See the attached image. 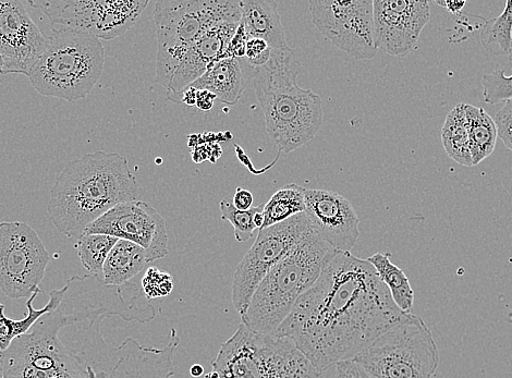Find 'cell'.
Returning a JSON list of instances; mask_svg holds the SVG:
<instances>
[{
	"label": "cell",
	"instance_id": "1",
	"mask_svg": "<svg viewBox=\"0 0 512 378\" xmlns=\"http://www.w3.org/2000/svg\"><path fill=\"white\" fill-rule=\"evenodd\" d=\"M410 313L367 260L338 252L275 334L294 341L319 372L350 361Z\"/></svg>",
	"mask_w": 512,
	"mask_h": 378
},
{
	"label": "cell",
	"instance_id": "2",
	"mask_svg": "<svg viewBox=\"0 0 512 378\" xmlns=\"http://www.w3.org/2000/svg\"><path fill=\"white\" fill-rule=\"evenodd\" d=\"M138 197L127 158L99 151L67 164L56 179L47 211L59 233L79 239L96 219Z\"/></svg>",
	"mask_w": 512,
	"mask_h": 378
},
{
	"label": "cell",
	"instance_id": "3",
	"mask_svg": "<svg viewBox=\"0 0 512 378\" xmlns=\"http://www.w3.org/2000/svg\"><path fill=\"white\" fill-rule=\"evenodd\" d=\"M62 325L58 337L87 378H172L174 353L180 343L175 328L163 349L145 347L128 338L119 347L105 343L101 323L107 315L88 312L85 317L52 311Z\"/></svg>",
	"mask_w": 512,
	"mask_h": 378
},
{
	"label": "cell",
	"instance_id": "4",
	"mask_svg": "<svg viewBox=\"0 0 512 378\" xmlns=\"http://www.w3.org/2000/svg\"><path fill=\"white\" fill-rule=\"evenodd\" d=\"M254 90L268 136L284 153L308 144L323 124L321 97L297 83L301 65L290 48H272L271 58L254 68Z\"/></svg>",
	"mask_w": 512,
	"mask_h": 378
},
{
	"label": "cell",
	"instance_id": "5",
	"mask_svg": "<svg viewBox=\"0 0 512 378\" xmlns=\"http://www.w3.org/2000/svg\"><path fill=\"white\" fill-rule=\"evenodd\" d=\"M337 253L312 228L256 288L241 323L255 333L275 334Z\"/></svg>",
	"mask_w": 512,
	"mask_h": 378
},
{
	"label": "cell",
	"instance_id": "6",
	"mask_svg": "<svg viewBox=\"0 0 512 378\" xmlns=\"http://www.w3.org/2000/svg\"><path fill=\"white\" fill-rule=\"evenodd\" d=\"M104 67L101 40L81 31L54 27L45 53L28 78L40 94L75 102L91 93Z\"/></svg>",
	"mask_w": 512,
	"mask_h": 378
},
{
	"label": "cell",
	"instance_id": "7",
	"mask_svg": "<svg viewBox=\"0 0 512 378\" xmlns=\"http://www.w3.org/2000/svg\"><path fill=\"white\" fill-rule=\"evenodd\" d=\"M240 21L239 2L231 0L157 2L154 10L156 82L168 89L182 60L207 30L217 24Z\"/></svg>",
	"mask_w": 512,
	"mask_h": 378
},
{
	"label": "cell",
	"instance_id": "8",
	"mask_svg": "<svg viewBox=\"0 0 512 378\" xmlns=\"http://www.w3.org/2000/svg\"><path fill=\"white\" fill-rule=\"evenodd\" d=\"M211 364L221 378H319L320 374L291 339L255 333L242 323Z\"/></svg>",
	"mask_w": 512,
	"mask_h": 378
},
{
	"label": "cell",
	"instance_id": "9",
	"mask_svg": "<svg viewBox=\"0 0 512 378\" xmlns=\"http://www.w3.org/2000/svg\"><path fill=\"white\" fill-rule=\"evenodd\" d=\"M353 361L370 378H432L440 351L422 317L410 313Z\"/></svg>",
	"mask_w": 512,
	"mask_h": 378
},
{
	"label": "cell",
	"instance_id": "10",
	"mask_svg": "<svg viewBox=\"0 0 512 378\" xmlns=\"http://www.w3.org/2000/svg\"><path fill=\"white\" fill-rule=\"evenodd\" d=\"M28 4L51 20L52 28L64 27L111 41L138 22L148 0H30Z\"/></svg>",
	"mask_w": 512,
	"mask_h": 378
},
{
	"label": "cell",
	"instance_id": "11",
	"mask_svg": "<svg viewBox=\"0 0 512 378\" xmlns=\"http://www.w3.org/2000/svg\"><path fill=\"white\" fill-rule=\"evenodd\" d=\"M312 230L306 213L291 217L288 221L261 229L254 245L239 262L234 274L233 304L242 315L256 288L280 261L294 250Z\"/></svg>",
	"mask_w": 512,
	"mask_h": 378
},
{
	"label": "cell",
	"instance_id": "12",
	"mask_svg": "<svg viewBox=\"0 0 512 378\" xmlns=\"http://www.w3.org/2000/svg\"><path fill=\"white\" fill-rule=\"evenodd\" d=\"M51 255L28 224H0V289L11 299L31 297L40 289Z\"/></svg>",
	"mask_w": 512,
	"mask_h": 378
},
{
	"label": "cell",
	"instance_id": "13",
	"mask_svg": "<svg viewBox=\"0 0 512 378\" xmlns=\"http://www.w3.org/2000/svg\"><path fill=\"white\" fill-rule=\"evenodd\" d=\"M309 7L315 26L340 51L359 60L375 57L372 0H310Z\"/></svg>",
	"mask_w": 512,
	"mask_h": 378
},
{
	"label": "cell",
	"instance_id": "14",
	"mask_svg": "<svg viewBox=\"0 0 512 378\" xmlns=\"http://www.w3.org/2000/svg\"><path fill=\"white\" fill-rule=\"evenodd\" d=\"M84 234L108 235L136 243L145 250L149 263L163 259L168 254L164 218L152 205L139 200L116 205L96 219Z\"/></svg>",
	"mask_w": 512,
	"mask_h": 378
},
{
	"label": "cell",
	"instance_id": "15",
	"mask_svg": "<svg viewBox=\"0 0 512 378\" xmlns=\"http://www.w3.org/2000/svg\"><path fill=\"white\" fill-rule=\"evenodd\" d=\"M50 38L42 33L28 10L17 0H0V57L4 67L0 75L29 76L45 53Z\"/></svg>",
	"mask_w": 512,
	"mask_h": 378
},
{
	"label": "cell",
	"instance_id": "16",
	"mask_svg": "<svg viewBox=\"0 0 512 378\" xmlns=\"http://www.w3.org/2000/svg\"><path fill=\"white\" fill-rule=\"evenodd\" d=\"M374 40L377 51L395 57L409 55L430 21V3L416 0H374Z\"/></svg>",
	"mask_w": 512,
	"mask_h": 378
},
{
	"label": "cell",
	"instance_id": "17",
	"mask_svg": "<svg viewBox=\"0 0 512 378\" xmlns=\"http://www.w3.org/2000/svg\"><path fill=\"white\" fill-rule=\"evenodd\" d=\"M306 215L316 235L337 252H350L360 236V219L343 195L327 190H306Z\"/></svg>",
	"mask_w": 512,
	"mask_h": 378
},
{
	"label": "cell",
	"instance_id": "18",
	"mask_svg": "<svg viewBox=\"0 0 512 378\" xmlns=\"http://www.w3.org/2000/svg\"><path fill=\"white\" fill-rule=\"evenodd\" d=\"M240 23L225 22L207 30L187 53L181 65L170 80L167 93L184 92L201 78L207 68L228 58V47Z\"/></svg>",
	"mask_w": 512,
	"mask_h": 378
},
{
	"label": "cell",
	"instance_id": "19",
	"mask_svg": "<svg viewBox=\"0 0 512 378\" xmlns=\"http://www.w3.org/2000/svg\"><path fill=\"white\" fill-rule=\"evenodd\" d=\"M241 21L249 39L264 40L271 48L287 47L278 14V3L271 0H240Z\"/></svg>",
	"mask_w": 512,
	"mask_h": 378
},
{
	"label": "cell",
	"instance_id": "20",
	"mask_svg": "<svg viewBox=\"0 0 512 378\" xmlns=\"http://www.w3.org/2000/svg\"><path fill=\"white\" fill-rule=\"evenodd\" d=\"M197 91L211 92L216 99L235 106L245 90V80L239 59L225 58L207 68L204 75L190 87Z\"/></svg>",
	"mask_w": 512,
	"mask_h": 378
},
{
	"label": "cell",
	"instance_id": "21",
	"mask_svg": "<svg viewBox=\"0 0 512 378\" xmlns=\"http://www.w3.org/2000/svg\"><path fill=\"white\" fill-rule=\"evenodd\" d=\"M148 264V255L143 248L119 239L104 264L103 282L107 286H123L136 279Z\"/></svg>",
	"mask_w": 512,
	"mask_h": 378
},
{
	"label": "cell",
	"instance_id": "22",
	"mask_svg": "<svg viewBox=\"0 0 512 378\" xmlns=\"http://www.w3.org/2000/svg\"><path fill=\"white\" fill-rule=\"evenodd\" d=\"M473 166L482 163L495 150L498 133L494 119L482 107L465 105Z\"/></svg>",
	"mask_w": 512,
	"mask_h": 378
},
{
	"label": "cell",
	"instance_id": "23",
	"mask_svg": "<svg viewBox=\"0 0 512 378\" xmlns=\"http://www.w3.org/2000/svg\"><path fill=\"white\" fill-rule=\"evenodd\" d=\"M466 104L455 106L442 128V142L447 155L459 165L472 167Z\"/></svg>",
	"mask_w": 512,
	"mask_h": 378
},
{
	"label": "cell",
	"instance_id": "24",
	"mask_svg": "<svg viewBox=\"0 0 512 378\" xmlns=\"http://www.w3.org/2000/svg\"><path fill=\"white\" fill-rule=\"evenodd\" d=\"M375 268L382 282L388 288L396 306L405 313H411L414 291L409 278L398 266L390 261V254L377 252L367 260Z\"/></svg>",
	"mask_w": 512,
	"mask_h": 378
},
{
	"label": "cell",
	"instance_id": "25",
	"mask_svg": "<svg viewBox=\"0 0 512 378\" xmlns=\"http://www.w3.org/2000/svg\"><path fill=\"white\" fill-rule=\"evenodd\" d=\"M41 289L34 292L26 303L28 314L22 320H12L5 314V306L0 303V349L6 351L14 340L20 336L29 334L33 326L38 323L44 315L54 310L59 302L57 290L50 294V301L43 309H35L33 302L41 294Z\"/></svg>",
	"mask_w": 512,
	"mask_h": 378
},
{
	"label": "cell",
	"instance_id": "26",
	"mask_svg": "<svg viewBox=\"0 0 512 378\" xmlns=\"http://www.w3.org/2000/svg\"><path fill=\"white\" fill-rule=\"evenodd\" d=\"M304 212H306V189L290 184L275 192L270 201L264 205L262 229L284 223L289 218Z\"/></svg>",
	"mask_w": 512,
	"mask_h": 378
},
{
	"label": "cell",
	"instance_id": "27",
	"mask_svg": "<svg viewBox=\"0 0 512 378\" xmlns=\"http://www.w3.org/2000/svg\"><path fill=\"white\" fill-rule=\"evenodd\" d=\"M484 50L494 56L510 55L512 51V2L508 0L503 14L487 20L481 30Z\"/></svg>",
	"mask_w": 512,
	"mask_h": 378
},
{
	"label": "cell",
	"instance_id": "28",
	"mask_svg": "<svg viewBox=\"0 0 512 378\" xmlns=\"http://www.w3.org/2000/svg\"><path fill=\"white\" fill-rule=\"evenodd\" d=\"M119 239L102 234H84L78 239V254L90 275L103 278L104 264Z\"/></svg>",
	"mask_w": 512,
	"mask_h": 378
},
{
	"label": "cell",
	"instance_id": "29",
	"mask_svg": "<svg viewBox=\"0 0 512 378\" xmlns=\"http://www.w3.org/2000/svg\"><path fill=\"white\" fill-rule=\"evenodd\" d=\"M223 221L229 222L235 228V238L238 242H246L253 237L255 229L254 216L264 209V205L252 207L249 211L236 209L233 199L226 198L221 202Z\"/></svg>",
	"mask_w": 512,
	"mask_h": 378
},
{
	"label": "cell",
	"instance_id": "30",
	"mask_svg": "<svg viewBox=\"0 0 512 378\" xmlns=\"http://www.w3.org/2000/svg\"><path fill=\"white\" fill-rule=\"evenodd\" d=\"M484 101L496 105L512 99V76L504 70H496L485 75L482 80Z\"/></svg>",
	"mask_w": 512,
	"mask_h": 378
},
{
	"label": "cell",
	"instance_id": "31",
	"mask_svg": "<svg viewBox=\"0 0 512 378\" xmlns=\"http://www.w3.org/2000/svg\"><path fill=\"white\" fill-rule=\"evenodd\" d=\"M141 287L144 296L150 301L161 299L172 294L174 279L172 275L158 270L157 267H150L141 279Z\"/></svg>",
	"mask_w": 512,
	"mask_h": 378
},
{
	"label": "cell",
	"instance_id": "32",
	"mask_svg": "<svg viewBox=\"0 0 512 378\" xmlns=\"http://www.w3.org/2000/svg\"><path fill=\"white\" fill-rule=\"evenodd\" d=\"M319 378H370L360 365L353 361H341L321 371Z\"/></svg>",
	"mask_w": 512,
	"mask_h": 378
},
{
	"label": "cell",
	"instance_id": "33",
	"mask_svg": "<svg viewBox=\"0 0 512 378\" xmlns=\"http://www.w3.org/2000/svg\"><path fill=\"white\" fill-rule=\"evenodd\" d=\"M494 123L498 137L502 139L506 148L512 152V99L505 102L501 111L496 114Z\"/></svg>",
	"mask_w": 512,
	"mask_h": 378
},
{
	"label": "cell",
	"instance_id": "34",
	"mask_svg": "<svg viewBox=\"0 0 512 378\" xmlns=\"http://www.w3.org/2000/svg\"><path fill=\"white\" fill-rule=\"evenodd\" d=\"M272 48L264 40L249 39L247 43L246 57L254 68L264 66L271 58Z\"/></svg>",
	"mask_w": 512,
	"mask_h": 378
},
{
	"label": "cell",
	"instance_id": "35",
	"mask_svg": "<svg viewBox=\"0 0 512 378\" xmlns=\"http://www.w3.org/2000/svg\"><path fill=\"white\" fill-rule=\"evenodd\" d=\"M249 41L248 35L246 33L245 28H243L242 24H239V27L234 35L233 40H231L228 47V58H241L246 57L247 43Z\"/></svg>",
	"mask_w": 512,
	"mask_h": 378
},
{
	"label": "cell",
	"instance_id": "36",
	"mask_svg": "<svg viewBox=\"0 0 512 378\" xmlns=\"http://www.w3.org/2000/svg\"><path fill=\"white\" fill-rule=\"evenodd\" d=\"M236 209L249 211L253 205V195L249 190L238 188L233 198Z\"/></svg>",
	"mask_w": 512,
	"mask_h": 378
},
{
	"label": "cell",
	"instance_id": "37",
	"mask_svg": "<svg viewBox=\"0 0 512 378\" xmlns=\"http://www.w3.org/2000/svg\"><path fill=\"white\" fill-rule=\"evenodd\" d=\"M215 99L216 96L211 92L197 91V102H195V106L201 109V111L209 112L214 106Z\"/></svg>",
	"mask_w": 512,
	"mask_h": 378
},
{
	"label": "cell",
	"instance_id": "38",
	"mask_svg": "<svg viewBox=\"0 0 512 378\" xmlns=\"http://www.w3.org/2000/svg\"><path fill=\"white\" fill-rule=\"evenodd\" d=\"M436 5L443 7L446 9L450 14L453 15H459L463 7L466 6V2H445V0H442V2H435Z\"/></svg>",
	"mask_w": 512,
	"mask_h": 378
},
{
	"label": "cell",
	"instance_id": "39",
	"mask_svg": "<svg viewBox=\"0 0 512 378\" xmlns=\"http://www.w3.org/2000/svg\"><path fill=\"white\" fill-rule=\"evenodd\" d=\"M190 374L193 377H200V376H202L204 374V369H203L202 365H200V364L192 365V368L190 370Z\"/></svg>",
	"mask_w": 512,
	"mask_h": 378
},
{
	"label": "cell",
	"instance_id": "40",
	"mask_svg": "<svg viewBox=\"0 0 512 378\" xmlns=\"http://www.w3.org/2000/svg\"><path fill=\"white\" fill-rule=\"evenodd\" d=\"M262 212H263V210L259 213H256V215L254 216V224H255V227L258 229H262L263 224H264V216H263Z\"/></svg>",
	"mask_w": 512,
	"mask_h": 378
},
{
	"label": "cell",
	"instance_id": "41",
	"mask_svg": "<svg viewBox=\"0 0 512 378\" xmlns=\"http://www.w3.org/2000/svg\"><path fill=\"white\" fill-rule=\"evenodd\" d=\"M0 378H4V351L0 349Z\"/></svg>",
	"mask_w": 512,
	"mask_h": 378
},
{
	"label": "cell",
	"instance_id": "42",
	"mask_svg": "<svg viewBox=\"0 0 512 378\" xmlns=\"http://www.w3.org/2000/svg\"><path fill=\"white\" fill-rule=\"evenodd\" d=\"M205 378H221V377H219V375H218V373H217V372L212 371L211 373L206 374V375H205Z\"/></svg>",
	"mask_w": 512,
	"mask_h": 378
},
{
	"label": "cell",
	"instance_id": "43",
	"mask_svg": "<svg viewBox=\"0 0 512 378\" xmlns=\"http://www.w3.org/2000/svg\"><path fill=\"white\" fill-rule=\"evenodd\" d=\"M509 60H510V62H512V51H511V54L509 55Z\"/></svg>",
	"mask_w": 512,
	"mask_h": 378
}]
</instances>
